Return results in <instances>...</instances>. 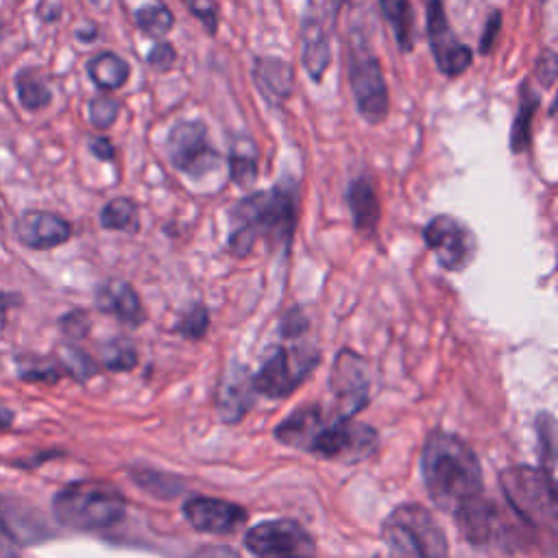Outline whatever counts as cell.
Listing matches in <instances>:
<instances>
[{
	"label": "cell",
	"mask_w": 558,
	"mask_h": 558,
	"mask_svg": "<svg viewBox=\"0 0 558 558\" xmlns=\"http://www.w3.org/2000/svg\"><path fill=\"white\" fill-rule=\"evenodd\" d=\"M499 31H501V13L499 11H490V15L486 17L482 37H480V52L482 54H488L493 50Z\"/></svg>",
	"instance_id": "obj_37"
},
{
	"label": "cell",
	"mask_w": 558,
	"mask_h": 558,
	"mask_svg": "<svg viewBox=\"0 0 558 558\" xmlns=\"http://www.w3.org/2000/svg\"><path fill=\"white\" fill-rule=\"evenodd\" d=\"M388 558H449V545L438 521L418 504L397 506L381 525Z\"/></svg>",
	"instance_id": "obj_5"
},
{
	"label": "cell",
	"mask_w": 558,
	"mask_h": 558,
	"mask_svg": "<svg viewBox=\"0 0 558 558\" xmlns=\"http://www.w3.org/2000/svg\"><path fill=\"white\" fill-rule=\"evenodd\" d=\"M275 436L290 447H303L320 458L347 462L362 460L377 447L375 429L342 414L325 418L318 408L296 410L277 425Z\"/></svg>",
	"instance_id": "obj_2"
},
{
	"label": "cell",
	"mask_w": 558,
	"mask_h": 558,
	"mask_svg": "<svg viewBox=\"0 0 558 558\" xmlns=\"http://www.w3.org/2000/svg\"><path fill=\"white\" fill-rule=\"evenodd\" d=\"M538 442H541V458L547 466V475H551L554 466V418L551 414H541L538 416Z\"/></svg>",
	"instance_id": "obj_30"
},
{
	"label": "cell",
	"mask_w": 558,
	"mask_h": 558,
	"mask_svg": "<svg viewBox=\"0 0 558 558\" xmlns=\"http://www.w3.org/2000/svg\"><path fill=\"white\" fill-rule=\"evenodd\" d=\"M0 28H2V24H0Z\"/></svg>",
	"instance_id": "obj_47"
},
{
	"label": "cell",
	"mask_w": 558,
	"mask_h": 558,
	"mask_svg": "<svg viewBox=\"0 0 558 558\" xmlns=\"http://www.w3.org/2000/svg\"><path fill=\"white\" fill-rule=\"evenodd\" d=\"M17 240L33 251H48L70 240L72 225L59 214L44 209H28L15 222Z\"/></svg>",
	"instance_id": "obj_16"
},
{
	"label": "cell",
	"mask_w": 558,
	"mask_h": 558,
	"mask_svg": "<svg viewBox=\"0 0 558 558\" xmlns=\"http://www.w3.org/2000/svg\"><path fill=\"white\" fill-rule=\"evenodd\" d=\"M307 329V318L301 314V310H292L286 318H283V323H281V333L283 336H290V338H294V336H301L303 331Z\"/></svg>",
	"instance_id": "obj_39"
},
{
	"label": "cell",
	"mask_w": 558,
	"mask_h": 558,
	"mask_svg": "<svg viewBox=\"0 0 558 558\" xmlns=\"http://www.w3.org/2000/svg\"><path fill=\"white\" fill-rule=\"evenodd\" d=\"M187 11L203 24V28L214 35L218 28V9L214 0H183Z\"/></svg>",
	"instance_id": "obj_31"
},
{
	"label": "cell",
	"mask_w": 558,
	"mask_h": 558,
	"mask_svg": "<svg viewBox=\"0 0 558 558\" xmlns=\"http://www.w3.org/2000/svg\"><path fill=\"white\" fill-rule=\"evenodd\" d=\"M100 225L111 231H135L140 225L137 205L124 196L111 198L100 209Z\"/></svg>",
	"instance_id": "obj_27"
},
{
	"label": "cell",
	"mask_w": 558,
	"mask_h": 558,
	"mask_svg": "<svg viewBox=\"0 0 558 558\" xmlns=\"http://www.w3.org/2000/svg\"><path fill=\"white\" fill-rule=\"evenodd\" d=\"M556 72H558V61L554 50H543L536 59V78L541 81L543 87H551L556 83Z\"/></svg>",
	"instance_id": "obj_35"
},
{
	"label": "cell",
	"mask_w": 558,
	"mask_h": 558,
	"mask_svg": "<svg viewBox=\"0 0 558 558\" xmlns=\"http://www.w3.org/2000/svg\"><path fill=\"white\" fill-rule=\"evenodd\" d=\"M379 9L390 24L397 46L403 52L414 48V9L410 0H377Z\"/></svg>",
	"instance_id": "obj_24"
},
{
	"label": "cell",
	"mask_w": 558,
	"mask_h": 558,
	"mask_svg": "<svg viewBox=\"0 0 558 558\" xmlns=\"http://www.w3.org/2000/svg\"><path fill=\"white\" fill-rule=\"evenodd\" d=\"M87 146H89L92 155L98 157L100 161H111V159L116 157V146H113L111 140L105 137V135H100V137H89Z\"/></svg>",
	"instance_id": "obj_40"
},
{
	"label": "cell",
	"mask_w": 558,
	"mask_h": 558,
	"mask_svg": "<svg viewBox=\"0 0 558 558\" xmlns=\"http://www.w3.org/2000/svg\"><path fill=\"white\" fill-rule=\"evenodd\" d=\"M0 558H20V554L11 545L0 541Z\"/></svg>",
	"instance_id": "obj_43"
},
{
	"label": "cell",
	"mask_w": 558,
	"mask_h": 558,
	"mask_svg": "<svg viewBox=\"0 0 558 558\" xmlns=\"http://www.w3.org/2000/svg\"><path fill=\"white\" fill-rule=\"evenodd\" d=\"M425 4V28L427 41L440 74L453 78L460 76L471 63L473 52L466 44H462L449 26L442 0H423Z\"/></svg>",
	"instance_id": "obj_11"
},
{
	"label": "cell",
	"mask_w": 558,
	"mask_h": 558,
	"mask_svg": "<svg viewBox=\"0 0 558 558\" xmlns=\"http://www.w3.org/2000/svg\"><path fill=\"white\" fill-rule=\"evenodd\" d=\"M349 85L357 113L368 124H379L388 116V87L379 59L362 37H353L347 52Z\"/></svg>",
	"instance_id": "obj_7"
},
{
	"label": "cell",
	"mask_w": 558,
	"mask_h": 558,
	"mask_svg": "<svg viewBox=\"0 0 558 558\" xmlns=\"http://www.w3.org/2000/svg\"><path fill=\"white\" fill-rule=\"evenodd\" d=\"M183 514L192 527L211 534L233 532L246 521V512L238 504L203 495L190 497L183 504Z\"/></svg>",
	"instance_id": "obj_15"
},
{
	"label": "cell",
	"mask_w": 558,
	"mask_h": 558,
	"mask_svg": "<svg viewBox=\"0 0 558 558\" xmlns=\"http://www.w3.org/2000/svg\"><path fill=\"white\" fill-rule=\"evenodd\" d=\"M331 392L338 401V414L351 416L366 403L368 375L364 360L353 351H340L329 379Z\"/></svg>",
	"instance_id": "obj_13"
},
{
	"label": "cell",
	"mask_w": 558,
	"mask_h": 558,
	"mask_svg": "<svg viewBox=\"0 0 558 558\" xmlns=\"http://www.w3.org/2000/svg\"><path fill=\"white\" fill-rule=\"evenodd\" d=\"M207 323H209V318H207V312H205V307H194L183 320H181V325H179V331L183 333V336H187V338H201L203 333H205V329H207Z\"/></svg>",
	"instance_id": "obj_36"
},
{
	"label": "cell",
	"mask_w": 558,
	"mask_h": 558,
	"mask_svg": "<svg viewBox=\"0 0 558 558\" xmlns=\"http://www.w3.org/2000/svg\"><path fill=\"white\" fill-rule=\"evenodd\" d=\"M347 203H349L355 229L371 233L379 222L381 209H379L377 194L366 177L351 181V185L347 190Z\"/></svg>",
	"instance_id": "obj_20"
},
{
	"label": "cell",
	"mask_w": 558,
	"mask_h": 558,
	"mask_svg": "<svg viewBox=\"0 0 558 558\" xmlns=\"http://www.w3.org/2000/svg\"><path fill=\"white\" fill-rule=\"evenodd\" d=\"M135 482L142 488H146L148 493L159 495V497L174 495L181 488V484H177L172 477H166V475L155 473V471H140V473H135Z\"/></svg>",
	"instance_id": "obj_29"
},
{
	"label": "cell",
	"mask_w": 558,
	"mask_h": 558,
	"mask_svg": "<svg viewBox=\"0 0 558 558\" xmlns=\"http://www.w3.org/2000/svg\"><path fill=\"white\" fill-rule=\"evenodd\" d=\"M4 310H7V296L0 294V329L4 327V318H7V316H4Z\"/></svg>",
	"instance_id": "obj_45"
},
{
	"label": "cell",
	"mask_w": 558,
	"mask_h": 558,
	"mask_svg": "<svg viewBox=\"0 0 558 558\" xmlns=\"http://www.w3.org/2000/svg\"><path fill=\"white\" fill-rule=\"evenodd\" d=\"M87 76L102 92H113L129 81V63L116 52L102 50L87 61Z\"/></svg>",
	"instance_id": "obj_22"
},
{
	"label": "cell",
	"mask_w": 558,
	"mask_h": 558,
	"mask_svg": "<svg viewBox=\"0 0 558 558\" xmlns=\"http://www.w3.org/2000/svg\"><path fill=\"white\" fill-rule=\"evenodd\" d=\"M229 222L227 248L233 255L251 253L259 238L275 244H290L296 225V194L286 185L248 194L233 205Z\"/></svg>",
	"instance_id": "obj_3"
},
{
	"label": "cell",
	"mask_w": 558,
	"mask_h": 558,
	"mask_svg": "<svg viewBox=\"0 0 558 558\" xmlns=\"http://www.w3.org/2000/svg\"><path fill=\"white\" fill-rule=\"evenodd\" d=\"M170 163L194 179L216 170L222 161L220 153L209 142V131L201 120L177 122L166 140Z\"/></svg>",
	"instance_id": "obj_9"
},
{
	"label": "cell",
	"mask_w": 558,
	"mask_h": 558,
	"mask_svg": "<svg viewBox=\"0 0 558 558\" xmlns=\"http://www.w3.org/2000/svg\"><path fill=\"white\" fill-rule=\"evenodd\" d=\"M89 122L94 129H109L116 120H118V113H120V102L113 98V96H107V94H100L96 98L89 100Z\"/></svg>",
	"instance_id": "obj_28"
},
{
	"label": "cell",
	"mask_w": 558,
	"mask_h": 558,
	"mask_svg": "<svg viewBox=\"0 0 558 558\" xmlns=\"http://www.w3.org/2000/svg\"><path fill=\"white\" fill-rule=\"evenodd\" d=\"M538 2H545V0H538Z\"/></svg>",
	"instance_id": "obj_46"
},
{
	"label": "cell",
	"mask_w": 558,
	"mask_h": 558,
	"mask_svg": "<svg viewBox=\"0 0 558 558\" xmlns=\"http://www.w3.org/2000/svg\"><path fill=\"white\" fill-rule=\"evenodd\" d=\"M15 94L26 111H39L52 100V92L37 68H22L15 74Z\"/></svg>",
	"instance_id": "obj_25"
},
{
	"label": "cell",
	"mask_w": 558,
	"mask_h": 558,
	"mask_svg": "<svg viewBox=\"0 0 558 558\" xmlns=\"http://www.w3.org/2000/svg\"><path fill=\"white\" fill-rule=\"evenodd\" d=\"M96 305L102 312H109L129 325H140L144 320V310H142L140 296L135 294V290L129 283L118 281V279L107 281L98 288Z\"/></svg>",
	"instance_id": "obj_19"
},
{
	"label": "cell",
	"mask_w": 558,
	"mask_h": 558,
	"mask_svg": "<svg viewBox=\"0 0 558 558\" xmlns=\"http://www.w3.org/2000/svg\"><path fill=\"white\" fill-rule=\"evenodd\" d=\"M227 163H229L231 181L235 185L240 187L253 185L257 179V146L253 144V140L246 135L235 137L231 142Z\"/></svg>",
	"instance_id": "obj_23"
},
{
	"label": "cell",
	"mask_w": 558,
	"mask_h": 558,
	"mask_svg": "<svg viewBox=\"0 0 558 558\" xmlns=\"http://www.w3.org/2000/svg\"><path fill=\"white\" fill-rule=\"evenodd\" d=\"M61 329L70 338H83L89 329V318L85 312H70L61 318Z\"/></svg>",
	"instance_id": "obj_38"
},
{
	"label": "cell",
	"mask_w": 558,
	"mask_h": 558,
	"mask_svg": "<svg viewBox=\"0 0 558 558\" xmlns=\"http://www.w3.org/2000/svg\"><path fill=\"white\" fill-rule=\"evenodd\" d=\"M174 61H177V50L168 41H157L146 54V63L157 72H168L174 65Z\"/></svg>",
	"instance_id": "obj_34"
},
{
	"label": "cell",
	"mask_w": 558,
	"mask_h": 558,
	"mask_svg": "<svg viewBox=\"0 0 558 558\" xmlns=\"http://www.w3.org/2000/svg\"><path fill=\"white\" fill-rule=\"evenodd\" d=\"M76 39H81V41H94L96 37H98V28L94 26V24H87L85 28H76Z\"/></svg>",
	"instance_id": "obj_42"
},
{
	"label": "cell",
	"mask_w": 558,
	"mask_h": 558,
	"mask_svg": "<svg viewBox=\"0 0 558 558\" xmlns=\"http://www.w3.org/2000/svg\"><path fill=\"white\" fill-rule=\"evenodd\" d=\"M0 532L15 545H35L50 538V525L28 501L0 495Z\"/></svg>",
	"instance_id": "obj_14"
},
{
	"label": "cell",
	"mask_w": 558,
	"mask_h": 558,
	"mask_svg": "<svg viewBox=\"0 0 558 558\" xmlns=\"http://www.w3.org/2000/svg\"><path fill=\"white\" fill-rule=\"evenodd\" d=\"M301 35H303V57H301L303 68L312 81H320L331 61L329 35L316 15H305Z\"/></svg>",
	"instance_id": "obj_18"
},
{
	"label": "cell",
	"mask_w": 558,
	"mask_h": 558,
	"mask_svg": "<svg viewBox=\"0 0 558 558\" xmlns=\"http://www.w3.org/2000/svg\"><path fill=\"white\" fill-rule=\"evenodd\" d=\"M133 22L135 26L148 35V37H159V35H166L172 24H174V17L170 13V9L159 2V0H148L146 4L137 7L133 11Z\"/></svg>",
	"instance_id": "obj_26"
},
{
	"label": "cell",
	"mask_w": 558,
	"mask_h": 558,
	"mask_svg": "<svg viewBox=\"0 0 558 558\" xmlns=\"http://www.w3.org/2000/svg\"><path fill=\"white\" fill-rule=\"evenodd\" d=\"M316 362L318 353L312 347H277L266 355L251 386L266 397H286L310 375Z\"/></svg>",
	"instance_id": "obj_8"
},
{
	"label": "cell",
	"mask_w": 558,
	"mask_h": 558,
	"mask_svg": "<svg viewBox=\"0 0 558 558\" xmlns=\"http://www.w3.org/2000/svg\"><path fill=\"white\" fill-rule=\"evenodd\" d=\"M190 558H240V556H238V551H233L231 547H225V545H207V547L196 549Z\"/></svg>",
	"instance_id": "obj_41"
},
{
	"label": "cell",
	"mask_w": 558,
	"mask_h": 558,
	"mask_svg": "<svg viewBox=\"0 0 558 558\" xmlns=\"http://www.w3.org/2000/svg\"><path fill=\"white\" fill-rule=\"evenodd\" d=\"M541 96L532 89L530 81H523L519 87V109L510 129V150L523 153L532 140V120L538 111Z\"/></svg>",
	"instance_id": "obj_21"
},
{
	"label": "cell",
	"mask_w": 558,
	"mask_h": 558,
	"mask_svg": "<svg viewBox=\"0 0 558 558\" xmlns=\"http://www.w3.org/2000/svg\"><path fill=\"white\" fill-rule=\"evenodd\" d=\"M253 78L259 94L272 105H281L294 92V70L279 57H257L253 63Z\"/></svg>",
	"instance_id": "obj_17"
},
{
	"label": "cell",
	"mask_w": 558,
	"mask_h": 558,
	"mask_svg": "<svg viewBox=\"0 0 558 558\" xmlns=\"http://www.w3.org/2000/svg\"><path fill=\"white\" fill-rule=\"evenodd\" d=\"M421 473L432 501L453 517L484 497L480 460L456 434L436 432L427 438Z\"/></svg>",
	"instance_id": "obj_1"
},
{
	"label": "cell",
	"mask_w": 558,
	"mask_h": 558,
	"mask_svg": "<svg viewBox=\"0 0 558 558\" xmlns=\"http://www.w3.org/2000/svg\"><path fill=\"white\" fill-rule=\"evenodd\" d=\"M423 238L438 264L447 270H464L473 262L475 235L456 216L440 214L432 218L423 229Z\"/></svg>",
	"instance_id": "obj_12"
},
{
	"label": "cell",
	"mask_w": 558,
	"mask_h": 558,
	"mask_svg": "<svg viewBox=\"0 0 558 558\" xmlns=\"http://www.w3.org/2000/svg\"><path fill=\"white\" fill-rule=\"evenodd\" d=\"M126 510L122 493L107 482L81 480L63 486L52 499L54 519L70 530H105L116 525Z\"/></svg>",
	"instance_id": "obj_4"
},
{
	"label": "cell",
	"mask_w": 558,
	"mask_h": 558,
	"mask_svg": "<svg viewBox=\"0 0 558 558\" xmlns=\"http://www.w3.org/2000/svg\"><path fill=\"white\" fill-rule=\"evenodd\" d=\"M63 357V364H65V368L76 377V379H87V377H92V373H94V362H92V357H87L83 351H78V349H74V347H65L63 349V353H61Z\"/></svg>",
	"instance_id": "obj_33"
},
{
	"label": "cell",
	"mask_w": 558,
	"mask_h": 558,
	"mask_svg": "<svg viewBox=\"0 0 558 558\" xmlns=\"http://www.w3.org/2000/svg\"><path fill=\"white\" fill-rule=\"evenodd\" d=\"M11 421H13V414H11L7 408H0V429L9 427Z\"/></svg>",
	"instance_id": "obj_44"
},
{
	"label": "cell",
	"mask_w": 558,
	"mask_h": 558,
	"mask_svg": "<svg viewBox=\"0 0 558 558\" xmlns=\"http://www.w3.org/2000/svg\"><path fill=\"white\" fill-rule=\"evenodd\" d=\"M501 490L514 514L534 532L556 534V488L551 475L532 466H510L499 475Z\"/></svg>",
	"instance_id": "obj_6"
},
{
	"label": "cell",
	"mask_w": 558,
	"mask_h": 558,
	"mask_svg": "<svg viewBox=\"0 0 558 558\" xmlns=\"http://www.w3.org/2000/svg\"><path fill=\"white\" fill-rule=\"evenodd\" d=\"M244 545L259 558H307L314 551V538L307 530L290 519H272L253 525Z\"/></svg>",
	"instance_id": "obj_10"
},
{
	"label": "cell",
	"mask_w": 558,
	"mask_h": 558,
	"mask_svg": "<svg viewBox=\"0 0 558 558\" xmlns=\"http://www.w3.org/2000/svg\"><path fill=\"white\" fill-rule=\"evenodd\" d=\"M105 366L113 368V371H126L135 364V351L122 342H111L109 347H105L102 353Z\"/></svg>",
	"instance_id": "obj_32"
}]
</instances>
